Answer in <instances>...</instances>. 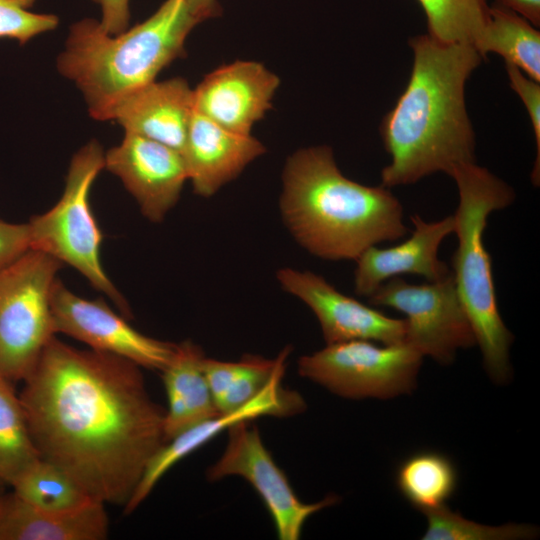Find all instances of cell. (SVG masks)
<instances>
[{"label":"cell","instance_id":"obj_1","mask_svg":"<svg viewBox=\"0 0 540 540\" xmlns=\"http://www.w3.org/2000/svg\"><path fill=\"white\" fill-rule=\"evenodd\" d=\"M141 367L54 336L22 381L19 398L40 457L94 501L125 506L164 436L165 410Z\"/></svg>","mask_w":540,"mask_h":540},{"label":"cell","instance_id":"obj_2","mask_svg":"<svg viewBox=\"0 0 540 540\" xmlns=\"http://www.w3.org/2000/svg\"><path fill=\"white\" fill-rule=\"evenodd\" d=\"M413 66L405 90L383 117L380 134L391 162L381 185L413 184L460 164L475 162V134L465 85L484 58L470 44L443 43L430 35L409 39Z\"/></svg>","mask_w":540,"mask_h":540},{"label":"cell","instance_id":"obj_3","mask_svg":"<svg viewBox=\"0 0 540 540\" xmlns=\"http://www.w3.org/2000/svg\"><path fill=\"white\" fill-rule=\"evenodd\" d=\"M279 208L296 242L324 260H356L408 231L397 197L382 185L345 177L328 146L299 149L287 158Z\"/></svg>","mask_w":540,"mask_h":540},{"label":"cell","instance_id":"obj_4","mask_svg":"<svg viewBox=\"0 0 540 540\" xmlns=\"http://www.w3.org/2000/svg\"><path fill=\"white\" fill-rule=\"evenodd\" d=\"M221 11L218 0H165L143 22L115 35L99 20H78L57 57V70L81 92L93 119L109 121L122 99L185 54V41L198 24Z\"/></svg>","mask_w":540,"mask_h":540},{"label":"cell","instance_id":"obj_5","mask_svg":"<svg viewBox=\"0 0 540 540\" xmlns=\"http://www.w3.org/2000/svg\"><path fill=\"white\" fill-rule=\"evenodd\" d=\"M449 176L459 193L453 215L458 246L451 271L485 369L494 383L503 384L511 377L509 349L513 335L498 309L491 257L483 234L489 215L510 206L515 193L505 181L475 162L454 167Z\"/></svg>","mask_w":540,"mask_h":540},{"label":"cell","instance_id":"obj_6","mask_svg":"<svg viewBox=\"0 0 540 540\" xmlns=\"http://www.w3.org/2000/svg\"><path fill=\"white\" fill-rule=\"evenodd\" d=\"M104 153L97 140H90L74 154L59 201L27 223L30 248L78 270L95 289L116 304L124 318L131 319L127 301L102 266V234L89 203L90 189L104 168Z\"/></svg>","mask_w":540,"mask_h":540},{"label":"cell","instance_id":"obj_7","mask_svg":"<svg viewBox=\"0 0 540 540\" xmlns=\"http://www.w3.org/2000/svg\"><path fill=\"white\" fill-rule=\"evenodd\" d=\"M62 263L29 249L0 270V375L23 381L56 335L51 291Z\"/></svg>","mask_w":540,"mask_h":540},{"label":"cell","instance_id":"obj_8","mask_svg":"<svg viewBox=\"0 0 540 540\" xmlns=\"http://www.w3.org/2000/svg\"><path fill=\"white\" fill-rule=\"evenodd\" d=\"M423 356L406 343L327 344L298 360V373L348 399H389L414 390Z\"/></svg>","mask_w":540,"mask_h":540},{"label":"cell","instance_id":"obj_9","mask_svg":"<svg viewBox=\"0 0 540 540\" xmlns=\"http://www.w3.org/2000/svg\"><path fill=\"white\" fill-rule=\"evenodd\" d=\"M368 300L373 306L405 314L404 343L439 364L452 363L459 349L476 344L452 271L442 279L423 284H412L399 276L390 278Z\"/></svg>","mask_w":540,"mask_h":540},{"label":"cell","instance_id":"obj_10","mask_svg":"<svg viewBox=\"0 0 540 540\" xmlns=\"http://www.w3.org/2000/svg\"><path fill=\"white\" fill-rule=\"evenodd\" d=\"M250 421L238 422L228 430L222 456L206 472L209 481L238 475L258 492L274 522L280 540H298L307 519L335 504V495L315 503H304L295 494L285 473L265 447L258 428Z\"/></svg>","mask_w":540,"mask_h":540},{"label":"cell","instance_id":"obj_11","mask_svg":"<svg viewBox=\"0 0 540 540\" xmlns=\"http://www.w3.org/2000/svg\"><path fill=\"white\" fill-rule=\"evenodd\" d=\"M51 312L56 333L66 334L90 349L126 358L140 367L162 371L176 344L148 337L128 324L102 300H88L56 279L51 291Z\"/></svg>","mask_w":540,"mask_h":540},{"label":"cell","instance_id":"obj_12","mask_svg":"<svg viewBox=\"0 0 540 540\" xmlns=\"http://www.w3.org/2000/svg\"><path fill=\"white\" fill-rule=\"evenodd\" d=\"M104 168L121 180L141 213L154 223L175 206L188 180L181 152L128 132L104 153Z\"/></svg>","mask_w":540,"mask_h":540},{"label":"cell","instance_id":"obj_13","mask_svg":"<svg viewBox=\"0 0 540 540\" xmlns=\"http://www.w3.org/2000/svg\"><path fill=\"white\" fill-rule=\"evenodd\" d=\"M277 280L312 310L327 344L350 340L404 343V319L388 317L339 292L320 275L286 267L277 271Z\"/></svg>","mask_w":540,"mask_h":540},{"label":"cell","instance_id":"obj_14","mask_svg":"<svg viewBox=\"0 0 540 540\" xmlns=\"http://www.w3.org/2000/svg\"><path fill=\"white\" fill-rule=\"evenodd\" d=\"M279 77L256 61L238 60L207 74L193 89L195 111L240 134H251L272 108Z\"/></svg>","mask_w":540,"mask_h":540},{"label":"cell","instance_id":"obj_15","mask_svg":"<svg viewBox=\"0 0 540 540\" xmlns=\"http://www.w3.org/2000/svg\"><path fill=\"white\" fill-rule=\"evenodd\" d=\"M282 379L283 376L275 378L258 396L240 409L210 418L164 443L148 462L135 491L124 506L125 514L132 513L145 500L172 466L223 430L238 422L251 421L261 416L289 417L303 412L306 408L303 397L296 391L285 389Z\"/></svg>","mask_w":540,"mask_h":540},{"label":"cell","instance_id":"obj_16","mask_svg":"<svg viewBox=\"0 0 540 540\" xmlns=\"http://www.w3.org/2000/svg\"><path fill=\"white\" fill-rule=\"evenodd\" d=\"M411 236L390 248H367L355 260L354 290L369 297L386 280L402 274H415L428 282L446 277L451 270L438 258L442 241L454 231L453 215L427 222L419 215L411 216Z\"/></svg>","mask_w":540,"mask_h":540},{"label":"cell","instance_id":"obj_17","mask_svg":"<svg viewBox=\"0 0 540 540\" xmlns=\"http://www.w3.org/2000/svg\"><path fill=\"white\" fill-rule=\"evenodd\" d=\"M265 151L251 134L228 130L194 111L182 156L194 193L208 198Z\"/></svg>","mask_w":540,"mask_h":540},{"label":"cell","instance_id":"obj_18","mask_svg":"<svg viewBox=\"0 0 540 540\" xmlns=\"http://www.w3.org/2000/svg\"><path fill=\"white\" fill-rule=\"evenodd\" d=\"M194 111L193 89L176 77L134 90L114 107L109 121L182 154Z\"/></svg>","mask_w":540,"mask_h":540},{"label":"cell","instance_id":"obj_19","mask_svg":"<svg viewBox=\"0 0 540 540\" xmlns=\"http://www.w3.org/2000/svg\"><path fill=\"white\" fill-rule=\"evenodd\" d=\"M108 534L102 502L57 512L34 507L13 491L0 500V540H104Z\"/></svg>","mask_w":540,"mask_h":540},{"label":"cell","instance_id":"obj_20","mask_svg":"<svg viewBox=\"0 0 540 540\" xmlns=\"http://www.w3.org/2000/svg\"><path fill=\"white\" fill-rule=\"evenodd\" d=\"M204 358L197 344L183 341L176 344L171 360L161 371L168 399L164 416L166 442L220 414L203 369Z\"/></svg>","mask_w":540,"mask_h":540},{"label":"cell","instance_id":"obj_21","mask_svg":"<svg viewBox=\"0 0 540 540\" xmlns=\"http://www.w3.org/2000/svg\"><path fill=\"white\" fill-rule=\"evenodd\" d=\"M290 351L287 346L274 359L247 354L235 362L205 357L203 369L218 412L240 409L275 378L284 376Z\"/></svg>","mask_w":540,"mask_h":540},{"label":"cell","instance_id":"obj_22","mask_svg":"<svg viewBox=\"0 0 540 540\" xmlns=\"http://www.w3.org/2000/svg\"><path fill=\"white\" fill-rule=\"evenodd\" d=\"M482 37L475 48L484 58L500 55L505 63L519 68L540 82V33L529 21L512 10L493 3Z\"/></svg>","mask_w":540,"mask_h":540},{"label":"cell","instance_id":"obj_23","mask_svg":"<svg viewBox=\"0 0 540 540\" xmlns=\"http://www.w3.org/2000/svg\"><path fill=\"white\" fill-rule=\"evenodd\" d=\"M395 479L401 495L424 512L446 505L457 488L458 473L446 455L421 451L401 462Z\"/></svg>","mask_w":540,"mask_h":540},{"label":"cell","instance_id":"obj_24","mask_svg":"<svg viewBox=\"0 0 540 540\" xmlns=\"http://www.w3.org/2000/svg\"><path fill=\"white\" fill-rule=\"evenodd\" d=\"M40 458L19 395L0 375V480L11 486Z\"/></svg>","mask_w":540,"mask_h":540},{"label":"cell","instance_id":"obj_25","mask_svg":"<svg viewBox=\"0 0 540 540\" xmlns=\"http://www.w3.org/2000/svg\"><path fill=\"white\" fill-rule=\"evenodd\" d=\"M11 486L30 505L49 511L75 510L94 501L67 473L42 458Z\"/></svg>","mask_w":540,"mask_h":540},{"label":"cell","instance_id":"obj_26","mask_svg":"<svg viewBox=\"0 0 540 540\" xmlns=\"http://www.w3.org/2000/svg\"><path fill=\"white\" fill-rule=\"evenodd\" d=\"M427 21L428 35L443 43L476 46L489 21L487 0H417Z\"/></svg>","mask_w":540,"mask_h":540},{"label":"cell","instance_id":"obj_27","mask_svg":"<svg viewBox=\"0 0 540 540\" xmlns=\"http://www.w3.org/2000/svg\"><path fill=\"white\" fill-rule=\"evenodd\" d=\"M427 519L424 540H517L533 539L539 529L528 524L489 526L466 519L446 505L422 512Z\"/></svg>","mask_w":540,"mask_h":540},{"label":"cell","instance_id":"obj_28","mask_svg":"<svg viewBox=\"0 0 540 540\" xmlns=\"http://www.w3.org/2000/svg\"><path fill=\"white\" fill-rule=\"evenodd\" d=\"M36 0H0V39L15 40L20 45L50 32L59 18L50 13L31 11Z\"/></svg>","mask_w":540,"mask_h":540},{"label":"cell","instance_id":"obj_29","mask_svg":"<svg viewBox=\"0 0 540 540\" xmlns=\"http://www.w3.org/2000/svg\"><path fill=\"white\" fill-rule=\"evenodd\" d=\"M507 76L511 88L522 100L534 132L537 155L531 173V180L534 186H539L540 182V84L529 78L516 66L505 63Z\"/></svg>","mask_w":540,"mask_h":540},{"label":"cell","instance_id":"obj_30","mask_svg":"<svg viewBox=\"0 0 540 540\" xmlns=\"http://www.w3.org/2000/svg\"><path fill=\"white\" fill-rule=\"evenodd\" d=\"M30 249L27 223H10L0 219V270Z\"/></svg>","mask_w":540,"mask_h":540},{"label":"cell","instance_id":"obj_31","mask_svg":"<svg viewBox=\"0 0 540 540\" xmlns=\"http://www.w3.org/2000/svg\"><path fill=\"white\" fill-rule=\"evenodd\" d=\"M99 6L101 19L99 20L103 30L115 35L129 27L130 0H92Z\"/></svg>","mask_w":540,"mask_h":540},{"label":"cell","instance_id":"obj_32","mask_svg":"<svg viewBox=\"0 0 540 540\" xmlns=\"http://www.w3.org/2000/svg\"><path fill=\"white\" fill-rule=\"evenodd\" d=\"M497 5L514 11L533 26L540 25V0H495Z\"/></svg>","mask_w":540,"mask_h":540},{"label":"cell","instance_id":"obj_33","mask_svg":"<svg viewBox=\"0 0 540 540\" xmlns=\"http://www.w3.org/2000/svg\"><path fill=\"white\" fill-rule=\"evenodd\" d=\"M3 484H5V483H3V482L0 480V500H1L2 496L4 495V492H3Z\"/></svg>","mask_w":540,"mask_h":540}]
</instances>
